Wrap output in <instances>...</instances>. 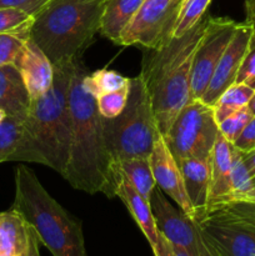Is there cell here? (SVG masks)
<instances>
[{
    "mask_svg": "<svg viewBox=\"0 0 255 256\" xmlns=\"http://www.w3.org/2000/svg\"><path fill=\"white\" fill-rule=\"evenodd\" d=\"M86 69L78 60L72 75L69 106L72 112V146L64 179L74 189L88 194L116 196L115 160L108 148L104 122L96 99L82 85Z\"/></svg>",
    "mask_w": 255,
    "mask_h": 256,
    "instance_id": "cell-1",
    "label": "cell"
},
{
    "mask_svg": "<svg viewBox=\"0 0 255 256\" xmlns=\"http://www.w3.org/2000/svg\"><path fill=\"white\" fill-rule=\"evenodd\" d=\"M78 60L55 64L52 88L32 100L12 162H36L64 176L72 146L69 89Z\"/></svg>",
    "mask_w": 255,
    "mask_h": 256,
    "instance_id": "cell-2",
    "label": "cell"
},
{
    "mask_svg": "<svg viewBox=\"0 0 255 256\" xmlns=\"http://www.w3.org/2000/svg\"><path fill=\"white\" fill-rule=\"evenodd\" d=\"M208 18L204 16L184 35L172 38L160 49H146L140 75L152 102L158 129L164 136L180 110L192 100V60L204 35Z\"/></svg>",
    "mask_w": 255,
    "mask_h": 256,
    "instance_id": "cell-3",
    "label": "cell"
},
{
    "mask_svg": "<svg viewBox=\"0 0 255 256\" xmlns=\"http://www.w3.org/2000/svg\"><path fill=\"white\" fill-rule=\"evenodd\" d=\"M105 0H50L34 15L29 36L52 65L80 59L100 32Z\"/></svg>",
    "mask_w": 255,
    "mask_h": 256,
    "instance_id": "cell-4",
    "label": "cell"
},
{
    "mask_svg": "<svg viewBox=\"0 0 255 256\" xmlns=\"http://www.w3.org/2000/svg\"><path fill=\"white\" fill-rule=\"evenodd\" d=\"M12 209L32 225L40 244L52 256H88L80 220L74 219L45 190L35 172L22 165L15 170Z\"/></svg>",
    "mask_w": 255,
    "mask_h": 256,
    "instance_id": "cell-5",
    "label": "cell"
},
{
    "mask_svg": "<svg viewBox=\"0 0 255 256\" xmlns=\"http://www.w3.org/2000/svg\"><path fill=\"white\" fill-rule=\"evenodd\" d=\"M102 122L108 148L115 162L150 156L162 134L142 75L130 78L129 96L122 114Z\"/></svg>",
    "mask_w": 255,
    "mask_h": 256,
    "instance_id": "cell-6",
    "label": "cell"
},
{
    "mask_svg": "<svg viewBox=\"0 0 255 256\" xmlns=\"http://www.w3.org/2000/svg\"><path fill=\"white\" fill-rule=\"evenodd\" d=\"M192 222L214 256H255V199L212 205Z\"/></svg>",
    "mask_w": 255,
    "mask_h": 256,
    "instance_id": "cell-7",
    "label": "cell"
},
{
    "mask_svg": "<svg viewBox=\"0 0 255 256\" xmlns=\"http://www.w3.org/2000/svg\"><path fill=\"white\" fill-rule=\"evenodd\" d=\"M219 135L214 109L202 100H190L178 114L164 140L176 162L210 160Z\"/></svg>",
    "mask_w": 255,
    "mask_h": 256,
    "instance_id": "cell-8",
    "label": "cell"
},
{
    "mask_svg": "<svg viewBox=\"0 0 255 256\" xmlns=\"http://www.w3.org/2000/svg\"><path fill=\"white\" fill-rule=\"evenodd\" d=\"M182 0H144L134 19L125 28L119 45L160 49L172 39Z\"/></svg>",
    "mask_w": 255,
    "mask_h": 256,
    "instance_id": "cell-9",
    "label": "cell"
},
{
    "mask_svg": "<svg viewBox=\"0 0 255 256\" xmlns=\"http://www.w3.org/2000/svg\"><path fill=\"white\" fill-rule=\"evenodd\" d=\"M238 22L229 18H208L204 35L192 60L190 98L200 100L206 90L216 65L232 40Z\"/></svg>",
    "mask_w": 255,
    "mask_h": 256,
    "instance_id": "cell-10",
    "label": "cell"
},
{
    "mask_svg": "<svg viewBox=\"0 0 255 256\" xmlns=\"http://www.w3.org/2000/svg\"><path fill=\"white\" fill-rule=\"evenodd\" d=\"M150 206L158 232L172 245L182 248L190 256H214L200 236L195 222L182 210L172 205L160 188L156 186L152 192Z\"/></svg>",
    "mask_w": 255,
    "mask_h": 256,
    "instance_id": "cell-11",
    "label": "cell"
},
{
    "mask_svg": "<svg viewBox=\"0 0 255 256\" xmlns=\"http://www.w3.org/2000/svg\"><path fill=\"white\" fill-rule=\"evenodd\" d=\"M252 32H254V26L252 24H249L248 22H238L232 40L222 52L212 80L200 99L202 102L212 106L220 98V95L228 88L235 84L238 72H239L242 62L246 54L248 48H249Z\"/></svg>",
    "mask_w": 255,
    "mask_h": 256,
    "instance_id": "cell-12",
    "label": "cell"
},
{
    "mask_svg": "<svg viewBox=\"0 0 255 256\" xmlns=\"http://www.w3.org/2000/svg\"><path fill=\"white\" fill-rule=\"evenodd\" d=\"M156 186L175 202L180 210L190 219L195 218V210L186 194L182 172L178 162L172 156L162 135L155 142L152 154L149 156Z\"/></svg>",
    "mask_w": 255,
    "mask_h": 256,
    "instance_id": "cell-13",
    "label": "cell"
},
{
    "mask_svg": "<svg viewBox=\"0 0 255 256\" xmlns=\"http://www.w3.org/2000/svg\"><path fill=\"white\" fill-rule=\"evenodd\" d=\"M14 65L22 74L32 100L40 98L52 88L54 65L30 36L22 45Z\"/></svg>",
    "mask_w": 255,
    "mask_h": 256,
    "instance_id": "cell-14",
    "label": "cell"
},
{
    "mask_svg": "<svg viewBox=\"0 0 255 256\" xmlns=\"http://www.w3.org/2000/svg\"><path fill=\"white\" fill-rule=\"evenodd\" d=\"M39 244L35 230L19 212H0V256H29Z\"/></svg>",
    "mask_w": 255,
    "mask_h": 256,
    "instance_id": "cell-15",
    "label": "cell"
},
{
    "mask_svg": "<svg viewBox=\"0 0 255 256\" xmlns=\"http://www.w3.org/2000/svg\"><path fill=\"white\" fill-rule=\"evenodd\" d=\"M115 174H116V196L122 200L132 214V219L140 228L142 234L146 238L148 242L152 246V252L156 249L159 242V232L155 224L150 202L142 196L130 184L124 174L119 170L115 162Z\"/></svg>",
    "mask_w": 255,
    "mask_h": 256,
    "instance_id": "cell-16",
    "label": "cell"
},
{
    "mask_svg": "<svg viewBox=\"0 0 255 256\" xmlns=\"http://www.w3.org/2000/svg\"><path fill=\"white\" fill-rule=\"evenodd\" d=\"M232 142L219 132L210 156L209 205L232 200Z\"/></svg>",
    "mask_w": 255,
    "mask_h": 256,
    "instance_id": "cell-17",
    "label": "cell"
},
{
    "mask_svg": "<svg viewBox=\"0 0 255 256\" xmlns=\"http://www.w3.org/2000/svg\"><path fill=\"white\" fill-rule=\"evenodd\" d=\"M30 95L14 64L0 66V109L8 116L24 122L29 112Z\"/></svg>",
    "mask_w": 255,
    "mask_h": 256,
    "instance_id": "cell-18",
    "label": "cell"
},
{
    "mask_svg": "<svg viewBox=\"0 0 255 256\" xmlns=\"http://www.w3.org/2000/svg\"><path fill=\"white\" fill-rule=\"evenodd\" d=\"M178 165L184 179L186 194L195 210V218L200 216L206 212L209 205L210 160L184 159L179 160Z\"/></svg>",
    "mask_w": 255,
    "mask_h": 256,
    "instance_id": "cell-19",
    "label": "cell"
},
{
    "mask_svg": "<svg viewBox=\"0 0 255 256\" xmlns=\"http://www.w3.org/2000/svg\"><path fill=\"white\" fill-rule=\"evenodd\" d=\"M144 0H105L100 34L119 45L125 28L134 19Z\"/></svg>",
    "mask_w": 255,
    "mask_h": 256,
    "instance_id": "cell-20",
    "label": "cell"
},
{
    "mask_svg": "<svg viewBox=\"0 0 255 256\" xmlns=\"http://www.w3.org/2000/svg\"><path fill=\"white\" fill-rule=\"evenodd\" d=\"M116 166L126 176L130 184L144 199L150 202L152 192L156 188L152 164L149 158H130V159L118 160Z\"/></svg>",
    "mask_w": 255,
    "mask_h": 256,
    "instance_id": "cell-21",
    "label": "cell"
},
{
    "mask_svg": "<svg viewBox=\"0 0 255 256\" xmlns=\"http://www.w3.org/2000/svg\"><path fill=\"white\" fill-rule=\"evenodd\" d=\"M254 92V88L249 86L246 84H239V82H235L232 86L228 88L220 95L216 102L212 105L214 116L218 124L232 114H234V112H239L242 108L248 106Z\"/></svg>",
    "mask_w": 255,
    "mask_h": 256,
    "instance_id": "cell-22",
    "label": "cell"
},
{
    "mask_svg": "<svg viewBox=\"0 0 255 256\" xmlns=\"http://www.w3.org/2000/svg\"><path fill=\"white\" fill-rule=\"evenodd\" d=\"M130 84V78L124 76L115 70L100 69L92 74L85 72L82 78V85L89 94H92L95 99L100 95L115 92Z\"/></svg>",
    "mask_w": 255,
    "mask_h": 256,
    "instance_id": "cell-23",
    "label": "cell"
},
{
    "mask_svg": "<svg viewBox=\"0 0 255 256\" xmlns=\"http://www.w3.org/2000/svg\"><path fill=\"white\" fill-rule=\"evenodd\" d=\"M232 200L255 199V186L252 178L242 160V152L232 146Z\"/></svg>",
    "mask_w": 255,
    "mask_h": 256,
    "instance_id": "cell-24",
    "label": "cell"
},
{
    "mask_svg": "<svg viewBox=\"0 0 255 256\" xmlns=\"http://www.w3.org/2000/svg\"><path fill=\"white\" fill-rule=\"evenodd\" d=\"M22 135V122L8 116L0 124V162H12Z\"/></svg>",
    "mask_w": 255,
    "mask_h": 256,
    "instance_id": "cell-25",
    "label": "cell"
},
{
    "mask_svg": "<svg viewBox=\"0 0 255 256\" xmlns=\"http://www.w3.org/2000/svg\"><path fill=\"white\" fill-rule=\"evenodd\" d=\"M212 0H186L182 2L172 38L184 35L205 16Z\"/></svg>",
    "mask_w": 255,
    "mask_h": 256,
    "instance_id": "cell-26",
    "label": "cell"
},
{
    "mask_svg": "<svg viewBox=\"0 0 255 256\" xmlns=\"http://www.w3.org/2000/svg\"><path fill=\"white\" fill-rule=\"evenodd\" d=\"M34 16L15 8H0V34H29Z\"/></svg>",
    "mask_w": 255,
    "mask_h": 256,
    "instance_id": "cell-27",
    "label": "cell"
},
{
    "mask_svg": "<svg viewBox=\"0 0 255 256\" xmlns=\"http://www.w3.org/2000/svg\"><path fill=\"white\" fill-rule=\"evenodd\" d=\"M130 84L115 92L100 95L96 99V106L104 119H114L124 110L129 96Z\"/></svg>",
    "mask_w": 255,
    "mask_h": 256,
    "instance_id": "cell-28",
    "label": "cell"
},
{
    "mask_svg": "<svg viewBox=\"0 0 255 256\" xmlns=\"http://www.w3.org/2000/svg\"><path fill=\"white\" fill-rule=\"evenodd\" d=\"M252 118L254 116H252V114L250 112V110L248 109V106L242 108L239 112H234V114H232L230 116H228L226 119H224L222 122L218 124V126H219V132L228 140V142L234 144L235 140L242 135L245 126L249 124V122Z\"/></svg>",
    "mask_w": 255,
    "mask_h": 256,
    "instance_id": "cell-29",
    "label": "cell"
},
{
    "mask_svg": "<svg viewBox=\"0 0 255 256\" xmlns=\"http://www.w3.org/2000/svg\"><path fill=\"white\" fill-rule=\"evenodd\" d=\"M28 38L29 34H18V32L0 34V66L14 64Z\"/></svg>",
    "mask_w": 255,
    "mask_h": 256,
    "instance_id": "cell-30",
    "label": "cell"
},
{
    "mask_svg": "<svg viewBox=\"0 0 255 256\" xmlns=\"http://www.w3.org/2000/svg\"><path fill=\"white\" fill-rule=\"evenodd\" d=\"M235 82L246 84L255 89V28Z\"/></svg>",
    "mask_w": 255,
    "mask_h": 256,
    "instance_id": "cell-31",
    "label": "cell"
},
{
    "mask_svg": "<svg viewBox=\"0 0 255 256\" xmlns=\"http://www.w3.org/2000/svg\"><path fill=\"white\" fill-rule=\"evenodd\" d=\"M50 0H0V8H15L34 16Z\"/></svg>",
    "mask_w": 255,
    "mask_h": 256,
    "instance_id": "cell-32",
    "label": "cell"
},
{
    "mask_svg": "<svg viewBox=\"0 0 255 256\" xmlns=\"http://www.w3.org/2000/svg\"><path fill=\"white\" fill-rule=\"evenodd\" d=\"M232 145L242 152H248L255 149V116L250 120L249 124L245 126L244 132Z\"/></svg>",
    "mask_w": 255,
    "mask_h": 256,
    "instance_id": "cell-33",
    "label": "cell"
},
{
    "mask_svg": "<svg viewBox=\"0 0 255 256\" xmlns=\"http://www.w3.org/2000/svg\"><path fill=\"white\" fill-rule=\"evenodd\" d=\"M155 256H176L175 255L174 248H172V242L166 239L165 236H162L159 232V242H158L156 249L154 250Z\"/></svg>",
    "mask_w": 255,
    "mask_h": 256,
    "instance_id": "cell-34",
    "label": "cell"
},
{
    "mask_svg": "<svg viewBox=\"0 0 255 256\" xmlns=\"http://www.w3.org/2000/svg\"><path fill=\"white\" fill-rule=\"evenodd\" d=\"M242 160H244L245 166H246L250 176L254 179L255 178V149L250 150V152H242Z\"/></svg>",
    "mask_w": 255,
    "mask_h": 256,
    "instance_id": "cell-35",
    "label": "cell"
},
{
    "mask_svg": "<svg viewBox=\"0 0 255 256\" xmlns=\"http://www.w3.org/2000/svg\"><path fill=\"white\" fill-rule=\"evenodd\" d=\"M246 22L255 28V0H245Z\"/></svg>",
    "mask_w": 255,
    "mask_h": 256,
    "instance_id": "cell-36",
    "label": "cell"
},
{
    "mask_svg": "<svg viewBox=\"0 0 255 256\" xmlns=\"http://www.w3.org/2000/svg\"><path fill=\"white\" fill-rule=\"evenodd\" d=\"M248 109L250 110V112L252 114V116H255V92H254V95L252 96V99H250L249 104H248Z\"/></svg>",
    "mask_w": 255,
    "mask_h": 256,
    "instance_id": "cell-37",
    "label": "cell"
},
{
    "mask_svg": "<svg viewBox=\"0 0 255 256\" xmlns=\"http://www.w3.org/2000/svg\"><path fill=\"white\" fill-rule=\"evenodd\" d=\"M172 248H174L175 255H176V256H190L189 254H188L186 252H185V250H182V248H179V246H174V245H172Z\"/></svg>",
    "mask_w": 255,
    "mask_h": 256,
    "instance_id": "cell-38",
    "label": "cell"
},
{
    "mask_svg": "<svg viewBox=\"0 0 255 256\" xmlns=\"http://www.w3.org/2000/svg\"><path fill=\"white\" fill-rule=\"evenodd\" d=\"M29 256H40V254H39V245H35V246L32 248V250L30 252Z\"/></svg>",
    "mask_w": 255,
    "mask_h": 256,
    "instance_id": "cell-39",
    "label": "cell"
},
{
    "mask_svg": "<svg viewBox=\"0 0 255 256\" xmlns=\"http://www.w3.org/2000/svg\"><path fill=\"white\" fill-rule=\"evenodd\" d=\"M6 118H8L6 112H5L2 109H0V124H2V122H4V120L6 119Z\"/></svg>",
    "mask_w": 255,
    "mask_h": 256,
    "instance_id": "cell-40",
    "label": "cell"
},
{
    "mask_svg": "<svg viewBox=\"0 0 255 256\" xmlns=\"http://www.w3.org/2000/svg\"><path fill=\"white\" fill-rule=\"evenodd\" d=\"M252 182H254V186H255V178H254V179H252Z\"/></svg>",
    "mask_w": 255,
    "mask_h": 256,
    "instance_id": "cell-41",
    "label": "cell"
},
{
    "mask_svg": "<svg viewBox=\"0 0 255 256\" xmlns=\"http://www.w3.org/2000/svg\"><path fill=\"white\" fill-rule=\"evenodd\" d=\"M186 2V0H182V2Z\"/></svg>",
    "mask_w": 255,
    "mask_h": 256,
    "instance_id": "cell-42",
    "label": "cell"
}]
</instances>
